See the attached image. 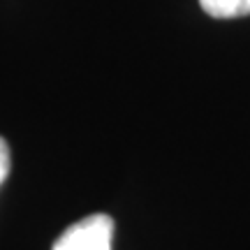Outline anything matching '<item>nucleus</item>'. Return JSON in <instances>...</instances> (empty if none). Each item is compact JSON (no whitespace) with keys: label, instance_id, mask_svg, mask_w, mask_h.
I'll return each instance as SVG.
<instances>
[{"label":"nucleus","instance_id":"nucleus-1","mask_svg":"<svg viewBox=\"0 0 250 250\" xmlns=\"http://www.w3.org/2000/svg\"><path fill=\"white\" fill-rule=\"evenodd\" d=\"M114 220L104 213H93L70 225L56 239L51 250H111Z\"/></svg>","mask_w":250,"mask_h":250},{"label":"nucleus","instance_id":"nucleus-2","mask_svg":"<svg viewBox=\"0 0 250 250\" xmlns=\"http://www.w3.org/2000/svg\"><path fill=\"white\" fill-rule=\"evenodd\" d=\"M199 5L213 19H236L250 14V0H199Z\"/></svg>","mask_w":250,"mask_h":250},{"label":"nucleus","instance_id":"nucleus-3","mask_svg":"<svg viewBox=\"0 0 250 250\" xmlns=\"http://www.w3.org/2000/svg\"><path fill=\"white\" fill-rule=\"evenodd\" d=\"M7 174H9V146L0 137V186H2V181L7 179Z\"/></svg>","mask_w":250,"mask_h":250}]
</instances>
